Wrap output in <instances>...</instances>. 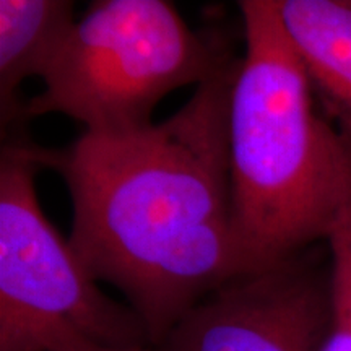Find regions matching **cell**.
Returning a JSON list of instances; mask_svg holds the SVG:
<instances>
[{
    "label": "cell",
    "instance_id": "2",
    "mask_svg": "<svg viewBox=\"0 0 351 351\" xmlns=\"http://www.w3.org/2000/svg\"><path fill=\"white\" fill-rule=\"evenodd\" d=\"M245 54L228 101L236 223L258 269L327 243L351 179V140L315 111L278 0H243Z\"/></svg>",
    "mask_w": 351,
    "mask_h": 351
},
{
    "label": "cell",
    "instance_id": "6",
    "mask_svg": "<svg viewBox=\"0 0 351 351\" xmlns=\"http://www.w3.org/2000/svg\"><path fill=\"white\" fill-rule=\"evenodd\" d=\"M315 98L351 140V0H278Z\"/></svg>",
    "mask_w": 351,
    "mask_h": 351
},
{
    "label": "cell",
    "instance_id": "1",
    "mask_svg": "<svg viewBox=\"0 0 351 351\" xmlns=\"http://www.w3.org/2000/svg\"><path fill=\"white\" fill-rule=\"evenodd\" d=\"M238 65L234 57L163 122L39 147L43 168L67 184L73 252L95 282L125 296L152 346L205 296L258 269L236 223L228 155Z\"/></svg>",
    "mask_w": 351,
    "mask_h": 351
},
{
    "label": "cell",
    "instance_id": "9",
    "mask_svg": "<svg viewBox=\"0 0 351 351\" xmlns=\"http://www.w3.org/2000/svg\"><path fill=\"white\" fill-rule=\"evenodd\" d=\"M47 351H156V348L155 346H130V348L104 346L78 335L72 328H59L47 341Z\"/></svg>",
    "mask_w": 351,
    "mask_h": 351
},
{
    "label": "cell",
    "instance_id": "3",
    "mask_svg": "<svg viewBox=\"0 0 351 351\" xmlns=\"http://www.w3.org/2000/svg\"><path fill=\"white\" fill-rule=\"evenodd\" d=\"M232 59L166 0L95 2L43 77L41 93L26 99L23 122L62 114L86 134H132L155 124L169 93L200 86Z\"/></svg>",
    "mask_w": 351,
    "mask_h": 351
},
{
    "label": "cell",
    "instance_id": "7",
    "mask_svg": "<svg viewBox=\"0 0 351 351\" xmlns=\"http://www.w3.org/2000/svg\"><path fill=\"white\" fill-rule=\"evenodd\" d=\"M77 23L70 0H0V116L2 127L23 124L20 88L43 77Z\"/></svg>",
    "mask_w": 351,
    "mask_h": 351
},
{
    "label": "cell",
    "instance_id": "8",
    "mask_svg": "<svg viewBox=\"0 0 351 351\" xmlns=\"http://www.w3.org/2000/svg\"><path fill=\"white\" fill-rule=\"evenodd\" d=\"M332 267L330 326L320 351H351V179L327 238Z\"/></svg>",
    "mask_w": 351,
    "mask_h": 351
},
{
    "label": "cell",
    "instance_id": "4",
    "mask_svg": "<svg viewBox=\"0 0 351 351\" xmlns=\"http://www.w3.org/2000/svg\"><path fill=\"white\" fill-rule=\"evenodd\" d=\"M39 145L10 140L0 158V351H47L59 328L104 346H152L143 322L98 287L43 213Z\"/></svg>",
    "mask_w": 351,
    "mask_h": 351
},
{
    "label": "cell",
    "instance_id": "5",
    "mask_svg": "<svg viewBox=\"0 0 351 351\" xmlns=\"http://www.w3.org/2000/svg\"><path fill=\"white\" fill-rule=\"evenodd\" d=\"M332 315L327 243L238 275L205 296L156 351H320Z\"/></svg>",
    "mask_w": 351,
    "mask_h": 351
}]
</instances>
